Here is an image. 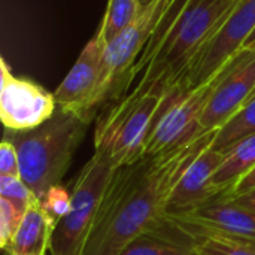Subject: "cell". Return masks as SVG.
Wrapping results in <instances>:
<instances>
[{
    "instance_id": "cell-14",
    "label": "cell",
    "mask_w": 255,
    "mask_h": 255,
    "mask_svg": "<svg viewBox=\"0 0 255 255\" xmlns=\"http://www.w3.org/2000/svg\"><path fill=\"white\" fill-rule=\"evenodd\" d=\"M164 221V220H163ZM166 223V221H164ZM193 241L173 226L161 223L155 230L133 239L120 255H194Z\"/></svg>"
},
{
    "instance_id": "cell-17",
    "label": "cell",
    "mask_w": 255,
    "mask_h": 255,
    "mask_svg": "<svg viewBox=\"0 0 255 255\" xmlns=\"http://www.w3.org/2000/svg\"><path fill=\"white\" fill-rule=\"evenodd\" d=\"M253 133H255V97L218 130L212 146L224 152L238 140Z\"/></svg>"
},
{
    "instance_id": "cell-2",
    "label": "cell",
    "mask_w": 255,
    "mask_h": 255,
    "mask_svg": "<svg viewBox=\"0 0 255 255\" xmlns=\"http://www.w3.org/2000/svg\"><path fill=\"white\" fill-rule=\"evenodd\" d=\"M236 3L238 0H188L157 55L128 93L164 96L185 75Z\"/></svg>"
},
{
    "instance_id": "cell-7",
    "label": "cell",
    "mask_w": 255,
    "mask_h": 255,
    "mask_svg": "<svg viewBox=\"0 0 255 255\" xmlns=\"http://www.w3.org/2000/svg\"><path fill=\"white\" fill-rule=\"evenodd\" d=\"M251 52H253V49H242L208 84H205L203 87H200L197 90L187 93L173 106H170L167 111H164L161 114V117L157 120L155 126L152 127V131H151V134L146 140V145L143 148V157H152V155L163 154V152H166L193 137L200 136L199 134V121H200V117H202L203 111L206 109L215 88L227 76V73H230Z\"/></svg>"
},
{
    "instance_id": "cell-28",
    "label": "cell",
    "mask_w": 255,
    "mask_h": 255,
    "mask_svg": "<svg viewBox=\"0 0 255 255\" xmlns=\"http://www.w3.org/2000/svg\"><path fill=\"white\" fill-rule=\"evenodd\" d=\"M254 97H255V90H254V91H253V94H251V97H250V100H253ZM250 100H248V102H250ZM248 102H247V103H248ZM247 103H245V105H247Z\"/></svg>"
},
{
    "instance_id": "cell-18",
    "label": "cell",
    "mask_w": 255,
    "mask_h": 255,
    "mask_svg": "<svg viewBox=\"0 0 255 255\" xmlns=\"http://www.w3.org/2000/svg\"><path fill=\"white\" fill-rule=\"evenodd\" d=\"M191 241L197 255H255V245L227 238L197 236Z\"/></svg>"
},
{
    "instance_id": "cell-10",
    "label": "cell",
    "mask_w": 255,
    "mask_h": 255,
    "mask_svg": "<svg viewBox=\"0 0 255 255\" xmlns=\"http://www.w3.org/2000/svg\"><path fill=\"white\" fill-rule=\"evenodd\" d=\"M105 46L106 42L97 31L84 46L67 76L54 91L58 108L96 118L94 100L102 81Z\"/></svg>"
},
{
    "instance_id": "cell-12",
    "label": "cell",
    "mask_w": 255,
    "mask_h": 255,
    "mask_svg": "<svg viewBox=\"0 0 255 255\" xmlns=\"http://www.w3.org/2000/svg\"><path fill=\"white\" fill-rule=\"evenodd\" d=\"M224 158V152L215 149L212 145L206 148L194 163L187 169L176 188L173 190L166 208V217H179L202 206L211 199L220 196L217 188L211 184L214 172Z\"/></svg>"
},
{
    "instance_id": "cell-27",
    "label": "cell",
    "mask_w": 255,
    "mask_h": 255,
    "mask_svg": "<svg viewBox=\"0 0 255 255\" xmlns=\"http://www.w3.org/2000/svg\"><path fill=\"white\" fill-rule=\"evenodd\" d=\"M245 49H255V42H253L248 48H245Z\"/></svg>"
},
{
    "instance_id": "cell-9",
    "label": "cell",
    "mask_w": 255,
    "mask_h": 255,
    "mask_svg": "<svg viewBox=\"0 0 255 255\" xmlns=\"http://www.w3.org/2000/svg\"><path fill=\"white\" fill-rule=\"evenodd\" d=\"M0 118L6 130H33L55 114L54 93H48L30 79L13 76L4 58L0 60Z\"/></svg>"
},
{
    "instance_id": "cell-6",
    "label": "cell",
    "mask_w": 255,
    "mask_h": 255,
    "mask_svg": "<svg viewBox=\"0 0 255 255\" xmlns=\"http://www.w3.org/2000/svg\"><path fill=\"white\" fill-rule=\"evenodd\" d=\"M254 30L255 0H238L218 31L191 63L185 75L167 93L179 100L187 93L208 84L244 49Z\"/></svg>"
},
{
    "instance_id": "cell-5",
    "label": "cell",
    "mask_w": 255,
    "mask_h": 255,
    "mask_svg": "<svg viewBox=\"0 0 255 255\" xmlns=\"http://www.w3.org/2000/svg\"><path fill=\"white\" fill-rule=\"evenodd\" d=\"M172 1L173 0H158L146 9H142L139 18L128 28L106 43L102 61V81L94 100L97 114L130 91V72Z\"/></svg>"
},
{
    "instance_id": "cell-4",
    "label": "cell",
    "mask_w": 255,
    "mask_h": 255,
    "mask_svg": "<svg viewBox=\"0 0 255 255\" xmlns=\"http://www.w3.org/2000/svg\"><path fill=\"white\" fill-rule=\"evenodd\" d=\"M115 169L111 154L94 148V154L73 181L70 211L54 229L49 255H82Z\"/></svg>"
},
{
    "instance_id": "cell-29",
    "label": "cell",
    "mask_w": 255,
    "mask_h": 255,
    "mask_svg": "<svg viewBox=\"0 0 255 255\" xmlns=\"http://www.w3.org/2000/svg\"><path fill=\"white\" fill-rule=\"evenodd\" d=\"M194 255H197V254H194Z\"/></svg>"
},
{
    "instance_id": "cell-1",
    "label": "cell",
    "mask_w": 255,
    "mask_h": 255,
    "mask_svg": "<svg viewBox=\"0 0 255 255\" xmlns=\"http://www.w3.org/2000/svg\"><path fill=\"white\" fill-rule=\"evenodd\" d=\"M217 133L200 134L163 154L117 167L82 255H120L133 239L160 227L178 182L214 143Z\"/></svg>"
},
{
    "instance_id": "cell-23",
    "label": "cell",
    "mask_w": 255,
    "mask_h": 255,
    "mask_svg": "<svg viewBox=\"0 0 255 255\" xmlns=\"http://www.w3.org/2000/svg\"><path fill=\"white\" fill-rule=\"evenodd\" d=\"M253 190H255V167L250 173H247L233 188H230L229 191H226L223 194L227 197H238V196H242Z\"/></svg>"
},
{
    "instance_id": "cell-3",
    "label": "cell",
    "mask_w": 255,
    "mask_h": 255,
    "mask_svg": "<svg viewBox=\"0 0 255 255\" xmlns=\"http://www.w3.org/2000/svg\"><path fill=\"white\" fill-rule=\"evenodd\" d=\"M93 120L57 106L55 114L33 130L4 131V139L16 148L19 176L39 200L60 184Z\"/></svg>"
},
{
    "instance_id": "cell-15",
    "label": "cell",
    "mask_w": 255,
    "mask_h": 255,
    "mask_svg": "<svg viewBox=\"0 0 255 255\" xmlns=\"http://www.w3.org/2000/svg\"><path fill=\"white\" fill-rule=\"evenodd\" d=\"M255 167V133L245 136L224 151V158L214 172L211 184L220 194L233 188Z\"/></svg>"
},
{
    "instance_id": "cell-13",
    "label": "cell",
    "mask_w": 255,
    "mask_h": 255,
    "mask_svg": "<svg viewBox=\"0 0 255 255\" xmlns=\"http://www.w3.org/2000/svg\"><path fill=\"white\" fill-rule=\"evenodd\" d=\"M55 224L43 212L40 200L25 212L9 248L7 255H49Z\"/></svg>"
},
{
    "instance_id": "cell-11",
    "label": "cell",
    "mask_w": 255,
    "mask_h": 255,
    "mask_svg": "<svg viewBox=\"0 0 255 255\" xmlns=\"http://www.w3.org/2000/svg\"><path fill=\"white\" fill-rule=\"evenodd\" d=\"M255 90V49L215 88L199 121V134L220 130L250 100Z\"/></svg>"
},
{
    "instance_id": "cell-19",
    "label": "cell",
    "mask_w": 255,
    "mask_h": 255,
    "mask_svg": "<svg viewBox=\"0 0 255 255\" xmlns=\"http://www.w3.org/2000/svg\"><path fill=\"white\" fill-rule=\"evenodd\" d=\"M0 197L10 202L22 215H25L31 205L39 202L19 176H0Z\"/></svg>"
},
{
    "instance_id": "cell-16",
    "label": "cell",
    "mask_w": 255,
    "mask_h": 255,
    "mask_svg": "<svg viewBox=\"0 0 255 255\" xmlns=\"http://www.w3.org/2000/svg\"><path fill=\"white\" fill-rule=\"evenodd\" d=\"M140 12L137 0H109L99 34L108 43L128 28L139 18Z\"/></svg>"
},
{
    "instance_id": "cell-8",
    "label": "cell",
    "mask_w": 255,
    "mask_h": 255,
    "mask_svg": "<svg viewBox=\"0 0 255 255\" xmlns=\"http://www.w3.org/2000/svg\"><path fill=\"white\" fill-rule=\"evenodd\" d=\"M166 223L188 236H218L255 245V212L245 209L223 194L179 217H166Z\"/></svg>"
},
{
    "instance_id": "cell-24",
    "label": "cell",
    "mask_w": 255,
    "mask_h": 255,
    "mask_svg": "<svg viewBox=\"0 0 255 255\" xmlns=\"http://www.w3.org/2000/svg\"><path fill=\"white\" fill-rule=\"evenodd\" d=\"M223 196H224V194H223ZM224 197L229 199L230 202H233V203H236V205L245 208V209H250V211L255 212V190L248 191V193H245V194H242V196H238V197H227V196H224Z\"/></svg>"
},
{
    "instance_id": "cell-20",
    "label": "cell",
    "mask_w": 255,
    "mask_h": 255,
    "mask_svg": "<svg viewBox=\"0 0 255 255\" xmlns=\"http://www.w3.org/2000/svg\"><path fill=\"white\" fill-rule=\"evenodd\" d=\"M70 203H72L70 193L60 184L51 187L46 191V194L40 199V206L43 212L54 221L55 226L60 220H63L69 214Z\"/></svg>"
},
{
    "instance_id": "cell-21",
    "label": "cell",
    "mask_w": 255,
    "mask_h": 255,
    "mask_svg": "<svg viewBox=\"0 0 255 255\" xmlns=\"http://www.w3.org/2000/svg\"><path fill=\"white\" fill-rule=\"evenodd\" d=\"M24 215L6 199L0 197V247L6 251L22 221Z\"/></svg>"
},
{
    "instance_id": "cell-22",
    "label": "cell",
    "mask_w": 255,
    "mask_h": 255,
    "mask_svg": "<svg viewBox=\"0 0 255 255\" xmlns=\"http://www.w3.org/2000/svg\"><path fill=\"white\" fill-rule=\"evenodd\" d=\"M0 176H19L18 152L15 145L7 139H3L0 145Z\"/></svg>"
},
{
    "instance_id": "cell-25",
    "label": "cell",
    "mask_w": 255,
    "mask_h": 255,
    "mask_svg": "<svg viewBox=\"0 0 255 255\" xmlns=\"http://www.w3.org/2000/svg\"><path fill=\"white\" fill-rule=\"evenodd\" d=\"M157 1H158V0H137L140 9H146L148 6H151V4H154V3H157Z\"/></svg>"
},
{
    "instance_id": "cell-26",
    "label": "cell",
    "mask_w": 255,
    "mask_h": 255,
    "mask_svg": "<svg viewBox=\"0 0 255 255\" xmlns=\"http://www.w3.org/2000/svg\"><path fill=\"white\" fill-rule=\"evenodd\" d=\"M253 42H255V30H254V31H253V34L250 36V39L247 40V43H245V46H244V49H245V48H248V46H250V45H251Z\"/></svg>"
}]
</instances>
